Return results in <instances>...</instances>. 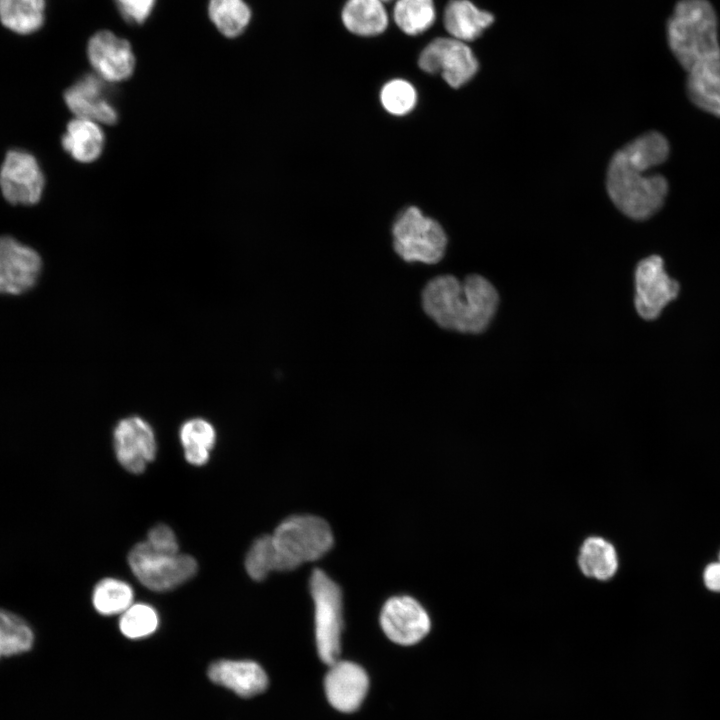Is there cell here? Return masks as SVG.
<instances>
[{
    "label": "cell",
    "instance_id": "30",
    "mask_svg": "<svg viewBox=\"0 0 720 720\" xmlns=\"http://www.w3.org/2000/svg\"><path fill=\"white\" fill-rule=\"evenodd\" d=\"M380 100L387 112L401 116L413 110L417 102V93L409 81L393 79L382 87Z\"/></svg>",
    "mask_w": 720,
    "mask_h": 720
},
{
    "label": "cell",
    "instance_id": "11",
    "mask_svg": "<svg viewBox=\"0 0 720 720\" xmlns=\"http://www.w3.org/2000/svg\"><path fill=\"white\" fill-rule=\"evenodd\" d=\"M113 444L119 463L134 474L142 473L156 456L154 431L139 416H130L118 422L113 433Z\"/></svg>",
    "mask_w": 720,
    "mask_h": 720
},
{
    "label": "cell",
    "instance_id": "4",
    "mask_svg": "<svg viewBox=\"0 0 720 720\" xmlns=\"http://www.w3.org/2000/svg\"><path fill=\"white\" fill-rule=\"evenodd\" d=\"M272 542L276 555V571H289L305 562L320 559L333 546L329 524L313 515H294L275 529Z\"/></svg>",
    "mask_w": 720,
    "mask_h": 720
},
{
    "label": "cell",
    "instance_id": "36",
    "mask_svg": "<svg viewBox=\"0 0 720 720\" xmlns=\"http://www.w3.org/2000/svg\"><path fill=\"white\" fill-rule=\"evenodd\" d=\"M381 1H383V2L385 3V2H389V1H391V0H381Z\"/></svg>",
    "mask_w": 720,
    "mask_h": 720
},
{
    "label": "cell",
    "instance_id": "16",
    "mask_svg": "<svg viewBox=\"0 0 720 720\" xmlns=\"http://www.w3.org/2000/svg\"><path fill=\"white\" fill-rule=\"evenodd\" d=\"M369 686L365 670L356 663L336 661L324 680L329 703L341 712H353L359 708Z\"/></svg>",
    "mask_w": 720,
    "mask_h": 720
},
{
    "label": "cell",
    "instance_id": "32",
    "mask_svg": "<svg viewBox=\"0 0 720 720\" xmlns=\"http://www.w3.org/2000/svg\"><path fill=\"white\" fill-rule=\"evenodd\" d=\"M145 542L151 549L157 552L177 554L179 551L174 532L164 524H158L151 528Z\"/></svg>",
    "mask_w": 720,
    "mask_h": 720
},
{
    "label": "cell",
    "instance_id": "22",
    "mask_svg": "<svg viewBox=\"0 0 720 720\" xmlns=\"http://www.w3.org/2000/svg\"><path fill=\"white\" fill-rule=\"evenodd\" d=\"M179 436L188 463L201 466L208 462L216 442V431L211 423L202 418L190 419L181 426Z\"/></svg>",
    "mask_w": 720,
    "mask_h": 720
},
{
    "label": "cell",
    "instance_id": "21",
    "mask_svg": "<svg viewBox=\"0 0 720 720\" xmlns=\"http://www.w3.org/2000/svg\"><path fill=\"white\" fill-rule=\"evenodd\" d=\"M105 143V136L99 123L75 117L66 127L61 144L76 161L90 163L99 158Z\"/></svg>",
    "mask_w": 720,
    "mask_h": 720
},
{
    "label": "cell",
    "instance_id": "12",
    "mask_svg": "<svg viewBox=\"0 0 720 720\" xmlns=\"http://www.w3.org/2000/svg\"><path fill=\"white\" fill-rule=\"evenodd\" d=\"M380 625L386 636L400 645H413L430 630V619L422 605L410 596L388 599L380 614Z\"/></svg>",
    "mask_w": 720,
    "mask_h": 720
},
{
    "label": "cell",
    "instance_id": "19",
    "mask_svg": "<svg viewBox=\"0 0 720 720\" xmlns=\"http://www.w3.org/2000/svg\"><path fill=\"white\" fill-rule=\"evenodd\" d=\"M686 73V90L691 102L720 117V58L701 62Z\"/></svg>",
    "mask_w": 720,
    "mask_h": 720
},
{
    "label": "cell",
    "instance_id": "35",
    "mask_svg": "<svg viewBox=\"0 0 720 720\" xmlns=\"http://www.w3.org/2000/svg\"><path fill=\"white\" fill-rule=\"evenodd\" d=\"M2 657H4V656H3L2 646H1V643H0V659H1Z\"/></svg>",
    "mask_w": 720,
    "mask_h": 720
},
{
    "label": "cell",
    "instance_id": "25",
    "mask_svg": "<svg viewBox=\"0 0 720 720\" xmlns=\"http://www.w3.org/2000/svg\"><path fill=\"white\" fill-rule=\"evenodd\" d=\"M579 566L585 575L606 580L613 576L617 570L616 551L604 539L590 537L581 547Z\"/></svg>",
    "mask_w": 720,
    "mask_h": 720
},
{
    "label": "cell",
    "instance_id": "6",
    "mask_svg": "<svg viewBox=\"0 0 720 720\" xmlns=\"http://www.w3.org/2000/svg\"><path fill=\"white\" fill-rule=\"evenodd\" d=\"M310 592L314 602L315 638L320 659L327 665L338 661L343 628L342 593L321 569L313 570Z\"/></svg>",
    "mask_w": 720,
    "mask_h": 720
},
{
    "label": "cell",
    "instance_id": "8",
    "mask_svg": "<svg viewBox=\"0 0 720 720\" xmlns=\"http://www.w3.org/2000/svg\"><path fill=\"white\" fill-rule=\"evenodd\" d=\"M418 66L429 74L440 73L448 85L459 88L479 69L478 60L466 42L452 37H437L420 52Z\"/></svg>",
    "mask_w": 720,
    "mask_h": 720
},
{
    "label": "cell",
    "instance_id": "29",
    "mask_svg": "<svg viewBox=\"0 0 720 720\" xmlns=\"http://www.w3.org/2000/svg\"><path fill=\"white\" fill-rule=\"evenodd\" d=\"M159 625L156 610L144 603L132 604L122 614L119 628L130 639H139L151 635Z\"/></svg>",
    "mask_w": 720,
    "mask_h": 720
},
{
    "label": "cell",
    "instance_id": "24",
    "mask_svg": "<svg viewBox=\"0 0 720 720\" xmlns=\"http://www.w3.org/2000/svg\"><path fill=\"white\" fill-rule=\"evenodd\" d=\"M45 0H0V20L8 29L27 34L40 28Z\"/></svg>",
    "mask_w": 720,
    "mask_h": 720
},
{
    "label": "cell",
    "instance_id": "5",
    "mask_svg": "<svg viewBox=\"0 0 720 720\" xmlns=\"http://www.w3.org/2000/svg\"><path fill=\"white\" fill-rule=\"evenodd\" d=\"M392 236L394 250L405 262L436 264L445 254L447 237L443 228L415 206L397 217Z\"/></svg>",
    "mask_w": 720,
    "mask_h": 720
},
{
    "label": "cell",
    "instance_id": "2",
    "mask_svg": "<svg viewBox=\"0 0 720 720\" xmlns=\"http://www.w3.org/2000/svg\"><path fill=\"white\" fill-rule=\"evenodd\" d=\"M499 296L483 276L472 274L460 281L453 275L429 280L421 292L424 313L440 328L477 334L491 322Z\"/></svg>",
    "mask_w": 720,
    "mask_h": 720
},
{
    "label": "cell",
    "instance_id": "33",
    "mask_svg": "<svg viewBox=\"0 0 720 720\" xmlns=\"http://www.w3.org/2000/svg\"><path fill=\"white\" fill-rule=\"evenodd\" d=\"M121 14L130 22L141 24L151 14L155 0H115Z\"/></svg>",
    "mask_w": 720,
    "mask_h": 720
},
{
    "label": "cell",
    "instance_id": "27",
    "mask_svg": "<svg viewBox=\"0 0 720 720\" xmlns=\"http://www.w3.org/2000/svg\"><path fill=\"white\" fill-rule=\"evenodd\" d=\"M34 640V632L23 618L0 608V643L4 657L28 652Z\"/></svg>",
    "mask_w": 720,
    "mask_h": 720
},
{
    "label": "cell",
    "instance_id": "31",
    "mask_svg": "<svg viewBox=\"0 0 720 720\" xmlns=\"http://www.w3.org/2000/svg\"><path fill=\"white\" fill-rule=\"evenodd\" d=\"M245 569L248 575L256 581L263 580L276 570V555L271 535L257 538L247 552Z\"/></svg>",
    "mask_w": 720,
    "mask_h": 720
},
{
    "label": "cell",
    "instance_id": "14",
    "mask_svg": "<svg viewBox=\"0 0 720 720\" xmlns=\"http://www.w3.org/2000/svg\"><path fill=\"white\" fill-rule=\"evenodd\" d=\"M41 270L32 248L9 236L0 237V293L19 294L31 288Z\"/></svg>",
    "mask_w": 720,
    "mask_h": 720
},
{
    "label": "cell",
    "instance_id": "7",
    "mask_svg": "<svg viewBox=\"0 0 720 720\" xmlns=\"http://www.w3.org/2000/svg\"><path fill=\"white\" fill-rule=\"evenodd\" d=\"M128 563L141 584L157 592L178 587L197 571V562L192 556L157 552L145 541L131 549Z\"/></svg>",
    "mask_w": 720,
    "mask_h": 720
},
{
    "label": "cell",
    "instance_id": "26",
    "mask_svg": "<svg viewBox=\"0 0 720 720\" xmlns=\"http://www.w3.org/2000/svg\"><path fill=\"white\" fill-rule=\"evenodd\" d=\"M208 14L218 31L229 38L243 33L252 15L244 0H210Z\"/></svg>",
    "mask_w": 720,
    "mask_h": 720
},
{
    "label": "cell",
    "instance_id": "37",
    "mask_svg": "<svg viewBox=\"0 0 720 720\" xmlns=\"http://www.w3.org/2000/svg\"><path fill=\"white\" fill-rule=\"evenodd\" d=\"M719 562H720V553H719Z\"/></svg>",
    "mask_w": 720,
    "mask_h": 720
},
{
    "label": "cell",
    "instance_id": "15",
    "mask_svg": "<svg viewBox=\"0 0 720 720\" xmlns=\"http://www.w3.org/2000/svg\"><path fill=\"white\" fill-rule=\"evenodd\" d=\"M106 83L96 74H85L65 91V103L75 117L108 125L118 121Z\"/></svg>",
    "mask_w": 720,
    "mask_h": 720
},
{
    "label": "cell",
    "instance_id": "23",
    "mask_svg": "<svg viewBox=\"0 0 720 720\" xmlns=\"http://www.w3.org/2000/svg\"><path fill=\"white\" fill-rule=\"evenodd\" d=\"M437 17L434 0H396L392 18L406 35L417 36L429 30Z\"/></svg>",
    "mask_w": 720,
    "mask_h": 720
},
{
    "label": "cell",
    "instance_id": "28",
    "mask_svg": "<svg viewBox=\"0 0 720 720\" xmlns=\"http://www.w3.org/2000/svg\"><path fill=\"white\" fill-rule=\"evenodd\" d=\"M133 590L129 584L115 578L99 581L92 593L95 610L102 615L122 614L133 603Z\"/></svg>",
    "mask_w": 720,
    "mask_h": 720
},
{
    "label": "cell",
    "instance_id": "3",
    "mask_svg": "<svg viewBox=\"0 0 720 720\" xmlns=\"http://www.w3.org/2000/svg\"><path fill=\"white\" fill-rule=\"evenodd\" d=\"M668 49L684 71L720 58V20L710 0H677L665 23Z\"/></svg>",
    "mask_w": 720,
    "mask_h": 720
},
{
    "label": "cell",
    "instance_id": "9",
    "mask_svg": "<svg viewBox=\"0 0 720 720\" xmlns=\"http://www.w3.org/2000/svg\"><path fill=\"white\" fill-rule=\"evenodd\" d=\"M634 280V306L644 320L657 319L680 293L679 282L668 275L658 255L648 256L637 264Z\"/></svg>",
    "mask_w": 720,
    "mask_h": 720
},
{
    "label": "cell",
    "instance_id": "13",
    "mask_svg": "<svg viewBox=\"0 0 720 720\" xmlns=\"http://www.w3.org/2000/svg\"><path fill=\"white\" fill-rule=\"evenodd\" d=\"M87 55L96 75L108 83L128 79L135 69V56L130 43L103 30L89 40Z\"/></svg>",
    "mask_w": 720,
    "mask_h": 720
},
{
    "label": "cell",
    "instance_id": "20",
    "mask_svg": "<svg viewBox=\"0 0 720 720\" xmlns=\"http://www.w3.org/2000/svg\"><path fill=\"white\" fill-rule=\"evenodd\" d=\"M341 21L354 35L374 37L386 31L389 14L381 0H347L341 10Z\"/></svg>",
    "mask_w": 720,
    "mask_h": 720
},
{
    "label": "cell",
    "instance_id": "18",
    "mask_svg": "<svg viewBox=\"0 0 720 720\" xmlns=\"http://www.w3.org/2000/svg\"><path fill=\"white\" fill-rule=\"evenodd\" d=\"M443 26L450 37L463 42L479 38L494 22V15L470 0H450L444 7Z\"/></svg>",
    "mask_w": 720,
    "mask_h": 720
},
{
    "label": "cell",
    "instance_id": "17",
    "mask_svg": "<svg viewBox=\"0 0 720 720\" xmlns=\"http://www.w3.org/2000/svg\"><path fill=\"white\" fill-rule=\"evenodd\" d=\"M209 678L241 697H252L262 693L268 685L263 668L249 660H219L208 669Z\"/></svg>",
    "mask_w": 720,
    "mask_h": 720
},
{
    "label": "cell",
    "instance_id": "10",
    "mask_svg": "<svg viewBox=\"0 0 720 720\" xmlns=\"http://www.w3.org/2000/svg\"><path fill=\"white\" fill-rule=\"evenodd\" d=\"M44 175L36 158L23 150H10L0 169V188L14 205H33L42 196Z\"/></svg>",
    "mask_w": 720,
    "mask_h": 720
},
{
    "label": "cell",
    "instance_id": "34",
    "mask_svg": "<svg viewBox=\"0 0 720 720\" xmlns=\"http://www.w3.org/2000/svg\"><path fill=\"white\" fill-rule=\"evenodd\" d=\"M703 580L710 591L720 592V562H714L706 566Z\"/></svg>",
    "mask_w": 720,
    "mask_h": 720
},
{
    "label": "cell",
    "instance_id": "1",
    "mask_svg": "<svg viewBox=\"0 0 720 720\" xmlns=\"http://www.w3.org/2000/svg\"><path fill=\"white\" fill-rule=\"evenodd\" d=\"M668 155V141L656 131L637 137L613 155L607 171V191L623 214L645 220L662 207L668 182L660 174L646 172L663 163Z\"/></svg>",
    "mask_w": 720,
    "mask_h": 720
}]
</instances>
